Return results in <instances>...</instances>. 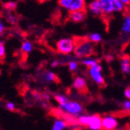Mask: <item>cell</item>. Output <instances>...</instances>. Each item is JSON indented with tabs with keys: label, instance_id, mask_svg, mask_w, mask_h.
<instances>
[{
	"label": "cell",
	"instance_id": "obj_9",
	"mask_svg": "<svg viewBox=\"0 0 130 130\" xmlns=\"http://www.w3.org/2000/svg\"><path fill=\"white\" fill-rule=\"evenodd\" d=\"M73 87L80 92L86 91L87 87V81L86 78L82 76H76L73 81Z\"/></svg>",
	"mask_w": 130,
	"mask_h": 130
},
{
	"label": "cell",
	"instance_id": "obj_19",
	"mask_svg": "<svg viewBox=\"0 0 130 130\" xmlns=\"http://www.w3.org/2000/svg\"><path fill=\"white\" fill-rule=\"evenodd\" d=\"M114 2V13H120L125 9V6L120 2V0H113Z\"/></svg>",
	"mask_w": 130,
	"mask_h": 130
},
{
	"label": "cell",
	"instance_id": "obj_31",
	"mask_svg": "<svg viewBox=\"0 0 130 130\" xmlns=\"http://www.w3.org/2000/svg\"><path fill=\"white\" fill-rule=\"evenodd\" d=\"M120 2H122L125 6V7H128L130 4V0H120Z\"/></svg>",
	"mask_w": 130,
	"mask_h": 130
},
{
	"label": "cell",
	"instance_id": "obj_25",
	"mask_svg": "<svg viewBox=\"0 0 130 130\" xmlns=\"http://www.w3.org/2000/svg\"><path fill=\"white\" fill-rule=\"evenodd\" d=\"M6 55V48L4 43L0 41V58H3Z\"/></svg>",
	"mask_w": 130,
	"mask_h": 130
},
{
	"label": "cell",
	"instance_id": "obj_13",
	"mask_svg": "<svg viewBox=\"0 0 130 130\" xmlns=\"http://www.w3.org/2000/svg\"><path fill=\"white\" fill-rule=\"evenodd\" d=\"M121 71L125 75L130 74V58L129 57H123L120 62Z\"/></svg>",
	"mask_w": 130,
	"mask_h": 130
},
{
	"label": "cell",
	"instance_id": "obj_16",
	"mask_svg": "<svg viewBox=\"0 0 130 130\" xmlns=\"http://www.w3.org/2000/svg\"><path fill=\"white\" fill-rule=\"evenodd\" d=\"M43 79L46 83H52L57 79L55 73L51 70H47L43 74Z\"/></svg>",
	"mask_w": 130,
	"mask_h": 130
},
{
	"label": "cell",
	"instance_id": "obj_12",
	"mask_svg": "<svg viewBox=\"0 0 130 130\" xmlns=\"http://www.w3.org/2000/svg\"><path fill=\"white\" fill-rule=\"evenodd\" d=\"M122 33L126 37H130V13H127L123 19L122 27Z\"/></svg>",
	"mask_w": 130,
	"mask_h": 130
},
{
	"label": "cell",
	"instance_id": "obj_11",
	"mask_svg": "<svg viewBox=\"0 0 130 130\" xmlns=\"http://www.w3.org/2000/svg\"><path fill=\"white\" fill-rule=\"evenodd\" d=\"M69 18L71 21H73L74 23H80L82 21H84L86 18L85 10L71 12V13H69Z\"/></svg>",
	"mask_w": 130,
	"mask_h": 130
},
{
	"label": "cell",
	"instance_id": "obj_18",
	"mask_svg": "<svg viewBox=\"0 0 130 130\" xmlns=\"http://www.w3.org/2000/svg\"><path fill=\"white\" fill-rule=\"evenodd\" d=\"M20 50L23 53H30L33 51V44L30 41H23L21 47H20Z\"/></svg>",
	"mask_w": 130,
	"mask_h": 130
},
{
	"label": "cell",
	"instance_id": "obj_22",
	"mask_svg": "<svg viewBox=\"0 0 130 130\" xmlns=\"http://www.w3.org/2000/svg\"><path fill=\"white\" fill-rule=\"evenodd\" d=\"M4 8L9 11H13L17 7V3L14 1H9L4 3Z\"/></svg>",
	"mask_w": 130,
	"mask_h": 130
},
{
	"label": "cell",
	"instance_id": "obj_24",
	"mask_svg": "<svg viewBox=\"0 0 130 130\" xmlns=\"http://www.w3.org/2000/svg\"><path fill=\"white\" fill-rule=\"evenodd\" d=\"M6 108L8 111H13L15 109H16V104L13 101H8L6 102Z\"/></svg>",
	"mask_w": 130,
	"mask_h": 130
},
{
	"label": "cell",
	"instance_id": "obj_1",
	"mask_svg": "<svg viewBox=\"0 0 130 130\" xmlns=\"http://www.w3.org/2000/svg\"><path fill=\"white\" fill-rule=\"evenodd\" d=\"M95 50V47L93 43L86 38H77L76 39V48L74 54L76 58H85L90 57Z\"/></svg>",
	"mask_w": 130,
	"mask_h": 130
},
{
	"label": "cell",
	"instance_id": "obj_10",
	"mask_svg": "<svg viewBox=\"0 0 130 130\" xmlns=\"http://www.w3.org/2000/svg\"><path fill=\"white\" fill-rule=\"evenodd\" d=\"M103 15L110 16L114 13V2L113 0H100Z\"/></svg>",
	"mask_w": 130,
	"mask_h": 130
},
{
	"label": "cell",
	"instance_id": "obj_20",
	"mask_svg": "<svg viewBox=\"0 0 130 130\" xmlns=\"http://www.w3.org/2000/svg\"><path fill=\"white\" fill-rule=\"evenodd\" d=\"M54 98H55V100L58 102V104L59 105L65 104L69 100L67 96H66L65 94H62V93H57L55 94Z\"/></svg>",
	"mask_w": 130,
	"mask_h": 130
},
{
	"label": "cell",
	"instance_id": "obj_14",
	"mask_svg": "<svg viewBox=\"0 0 130 130\" xmlns=\"http://www.w3.org/2000/svg\"><path fill=\"white\" fill-rule=\"evenodd\" d=\"M68 126V122L64 119H57L54 121L52 130H65Z\"/></svg>",
	"mask_w": 130,
	"mask_h": 130
},
{
	"label": "cell",
	"instance_id": "obj_28",
	"mask_svg": "<svg viewBox=\"0 0 130 130\" xmlns=\"http://www.w3.org/2000/svg\"><path fill=\"white\" fill-rule=\"evenodd\" d=\"M5 29H6V26H5L4 22L2 20H0V36L4 33Z\"/></svg>",
	"mask_w": 130,
	"mask_h": 130
},
{
	"label": "cell",
	"instance_id": "obj_17",
	"mask_svg": "<svg viewBox=\"0 0 130 130\" xmlns=\"http://www.w3.org/2000/svg\"><path fill=\"white\" fill-rule=\"evenodd\" d=\"M87 39L93 44H97V43H100L102 41V36L99 33L93 32V33L88 34Z\"/></svg>",
	"mask_w": 130,
	"mask_h": 130
},
{
	"label": "cell",
	"instance_id": "obj_33",
	"mask_svg": "<svg viewBox=\"0 0 130 130\" xmlns=\"http://www.w3.org/2000/svg\"><path fill=\"white\" fill-rule=\"evenodd\" d=\"M39 1H45V0H39Z\"/></svg>",
	"mask_w": 130,
	"mask_h": 130
},
{
	"label": "cell",
	"instance_id": "obj_15",
	"mask_svg": "<svg viewBox=\"0 0 130 130\" xmlns=\"http://www.w3.org/2000/svg\"><path fill=\"white\" fill-rule=\"evenodd\" d=\"M81 64L90 69L94 66H96L98 64V60L97 59V58H91V57H88V58H83V59H81Z\"/></svg>",
	"mask_w": 130,
	"mask_h": 130
},
{
	"label": "cell",
	"instance_id": "obj_29",
	"mask_svg": "<svg viewBox=\"0 0 130 130\" xmlns=\"http://www.w3.org/2000/svg\"><path fill=\"white\" fill-rule=\"evenodd\" d=\"M124 96L127 100H130V87H127L124 91Z\"/></svg>",
	"mask_w": 130,
	"mask_h": 130
},
{
	"label": "cell",
	"instance_id": "obj_6",
	"mask_svg": "<svg viewBox=\"0 0 130 130\" xmlns=\"http://www.w3.org/2000/svg\"><path fill=\"white\" fill-rule=\"evenodd\" d=\"M88 75L90 79L98 86H104L105 84L104 76L103 75L102 66L98 63L90 69H88Z\"/></svg>",
	"mask_w": 130,
	"mask_h": 130
},
{
	"label": "cell",
	"instance_id": "obj_2",
	"mask_svg": "<svg viewBox=\"0 0 130 130\" xmlns=\"http://www.w3.org/2000/svg\"><path fill=\"white\" fill-rule=\"evenodd\" d=\"M78 124L82 126L88 127L90 130H101V118L97 115H81L77 118Z\"/></svg>",
	"mask_w": 130,
	"mask_h": 130
},
{
	"label": "cell",
	"instance_id": "obj_26",
	"mask_svg": "<svg viewBox=\"0 0 130 130\" xmlns=\"http://www.w3.org/2000/svg\"><path fill=\"white\" fill-rule=\"evenodd\" d=\"M122 108L123 110L130 111V100H126L122 104Z\"/></svg>",
	"mask_w": 130,
	"mask_h": 130
},
{
	"label": "cell",
	"instance_id": "obj_8",
	"mask_svg": "<svg viewBox=\"0 0 130 130\" xmlns=\"http://www.w3.org/2000/svg\"><path fill=\"white\" fill-rule=\"evenodd\" d=\"M87 9L88 11L93 16L101 17L103 15V11H102L100 0H92L88 4Z\"/></svg>",
	"mask_w": 130,
	"mask_h": 130
},
{
	"label": "cell",
	"instance_id": "obj_23",
	"mask_svg": "<svg viewBox=\"0 0 130 130\" xmlns=\"http://www.w3.org/2000/svg\"><path fill=\"white\" fill-rule=\"evenodd\" d=\"M6 20H7L8 23H9L10 24H13V25L16 24V23H17V17L14 15H13V14H9L7 16V17H6Z\"/></svg>",
	"mask_w": 130,
	"mask_h": 130
},
{
	"label": "cell",
	"instance_id": "obj_27",
	"mask_svg": "<svg viewBox=\"0 0 130 130\" xmlns=\"http://www.w3.org/2000/svg\"><path fill=\"white\" fill-rule=\"evenodd\" d=\"M59 65H60V61H59V60H58V59L53 60V61L51 62V64H50V66H51L52 68H57V67L59 66Z\"/></svg>",
	"mask_w": 130,
	"mask_h": 130
},
{
	"label": "cell",
	"instance_id": "obj_7",
	"mask_svg": "<svg viewBox=\"0 0 130 130\" xmlns=\"http://www.w3.org/2000/svg\"><path fill=\"white\" fill-rule=\"evenodd\" d=\"M101 125L104 130H116L119 126V122L114 115H105L101 118Z\"/></svg>",
	"mask_w": 130,
	"mask_h": 130
},
{
	"label": "cell",
	"instance_id": "obj_32",
	"mask_svg": "<svg viewBox=\"0 0 130 130\" xmlns=\"http://www.w3.org/2000/svg\"><path fill=\"white\" fill-rule=\"evenodd\" d=\"M128 9H129V10H130V4H129V6H128Z\"/></svg>",
	"mask_w": 130,
	"mask_h": 130
},
{
	"label": "cell",
	"instance_id": "obj_21",
	"mask_svg": "<svg viewBox=\"0 0 130 130\" xmlns=\"http://www.w3.org/2000/svg\"><path fill=\"white\" fill-rule=\"evenodd\" d=\"M68 68L70 72L76 73L79 68V63L76 60H70L68 62Z\"/></svg>",
	"mask_w": 130,
	"mask_h": 130
},
{
	"label": "cell",
	"instance_id": "obj_5",
	"mask_svg": "<svg viewBox=\"0 0 130 130\" xmlns=\"http://www.w3.org/2000/svg\"><path fill=\"white\" fill-rule=\"evenodd\" d=\"M58 3L62 8L69 13L85 10L86 8V0H58Z\"/></svg>",
	"mask_w": 130,
	"mask_h": 130
},
{
	"label": "cell",
	"instance_id": "obj_4",
	"mask_svg": "<svg viewBox=\"0 0 130 130\" xmlns=\"http://www.w3.org/2000/svg\"><path fill=\"white\" fill-rule=\"evenodd\" d=\"M59 108L65 113L73 116V117H79L82 115L83 111H84V108L83 105L76 101H71L69 100L65 104H60Z\"/></svg>",
	"mask_w": 130,
	"mask_h": 130
},
{
	"label": "cell",
	"instance_id": "obj_3",
	"mask_svg": "<svg viewBox=\"0 0 130 130\" xmlns=\"http://www.w3.org/2000/svg\"><path fill=\"white\" fill-rule=\"evenodd\" d=\"M76 48V39L72 38H62L56 42V49L63 55L74 53Z\"/></svg>",
	"mask_w": 130,
	"mask_h": 130
},
{
	"label": "cell",
	"instance_id": "obj_30",
	"mask_svg": "<svg viewBox=\"0 0 130 130\" xmlns=\"http://www.w3.org/2000/svg\"><path fill=\"white\" fill-rule=\"evenodd\" d=\"M41 98H43L44 101H50L51 96H50V94H49V93H43L42 95H41Z\"/></svg>",
	"mask_w": 130,
	"mask_h": 130
}]
</instances>
